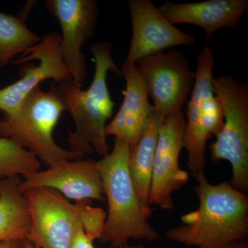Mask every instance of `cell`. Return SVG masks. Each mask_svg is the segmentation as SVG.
I'll return each instance as SVG.
<instances>
[{
  "label": "cell",
  "mask_w": 248,
  "mask_h": 248,
  "mask_svg": "<svg viewBox=\"0 0 248 248\" xmlns=\"http://www.w3.org/2000/svg\"><path fill=\"white\" fill-rule=\"evenodd\" d=\"M22 248H37V247L29 240H24V241H22Z\"/></svg>",
  "instance_id": "obj_24"
},
{
  "label": "cell",
  "mask_w": 248,
  "mask_h": 248,
  "mask_svg": "<svg viewBox=\"0 0 248 248\" xmlns=\"http://www.w3.org/2000/svg\"><path fill=\"white\" fill-rule=\"evenodd\" d=\"M31 60H37L38 65L27 68L21 79L0 90V110L4 115L17 110L28 94L42 81H58L71 78L60 51V34L56 31L44 36L37 45L28 49L12 63L24 64Z\"/></svg>",
  "instance_id": "obj_12"
},
{
  "label": "cell",
  "mask_w": 248,
  "mask_h": 248,
  "mask_svg": "<svg viewBox=\"0 0 248 248\" xmlns=\"http://www.w3.org/2000/svg\"><path fill=\"white\" fill-rule=\"evenodd\" d=\"M213 88L223 109V128L210 143V157L231 164V184L243 193L248 192V85L230 76L214 78Z\"/></svg>",
  "instance_id": "obj_5"
},
{
  "label": "cell",
  "mask_w": 248,
  "mask_h": 248,
  "mask_svg": "<svg viewBox=\"0 0 248 248\" xmlns=\"http://www.w3.org/2000/svg\"><path fill=\"white\" fill-rule=\"evenodd\" d=\"M46 7L61 29L60 51L70 76L82 86L87 76L83 46L94 35L99 18L96 0H46Z\"/></svg>",
  "instance_id": "obj_9"
},
{
  "label": "cell",
  "mask_w": 248,
  "mask_h": 248,
  "mask_svg": "<svg viewBox=\"0 0 248 248\" xmlns=\"http://www.w3.org/2000/svg\"><path fill=\"white\" fill-rule=\"evenodd\" d=\"M22 241H9L0 243V248H22Z\"/></svg>",
  "instance_id": "obj_23"
},
{
  "label": "cell",
  "mask_w": 248,
  "mask_h": 248,
  "mask_svg": "<svg viewBox=\"0 0 248 248\" xmlns=\"http://www.w3.org/2000/svg\"><path fill=\"white\" fill-rule=\"evenodd\" d=\"M221 248H248V244L246 240L232 241L224 245Z\"/></svg>",
  "instance_id": "obj_22"
},
{
  "label": "cell",
  "mask_w": 248,
  "mask_h": 248,
  "mask_svg": "<svg viewBox=\"0 0 248 248\" xmlns=\"http://www.w3.org/2000/svg\"><path fill=\"white\" fill-rule=\"evenodd\" d=\"M130 155L128 145L115 139L112 151L97 161L108 208L99 240L110 243L112 248L128 244L130 239L148 242L159 239V233L148 222L153 210L142 205L132 182Z\"/></svg>",
  "instance_id": "obj_3"
},
{
  "label": "cell",
  "mask_w": 248,
  "mask_h": 248,
  "mask_svg": "<svg viewBox=\"0 0 248 248\" xmlns=\"http://www.w3.org/2000/svg\"><path fill=\"white\" fill-rule=\"evenodd\" d=\"M186 118L182 110L160 122L153 163L149 204L164 210L173 208L172 194L185 185L189 173L181 169Z\"/></svg>",
  "instance_id": "obj_10"
},
{
  "label": "cell",
  "mask_w": 248,
  "mask_h": 248,
  "mask_svg": "<svg viewBox=\"0 0 248 248\" xmlns=\"http://www.w3.org/2000/svg\"><path fill=\"white\" fill-rule=\"evenodd\" d=\"M38 187L53 189L77 202L106 201L97 161L91 160H64L46 170L32 173L21 181L19 190L24 195Z\"/></svg>",
  "instance_id": "obj_13"
},
{
  "label": "cell",
  "mask_w": 248,
  "mask_h": 248,
  "mask_svg": "<svg viewBox=\"0 0 248 248\" xmlns=\"http://www.w3.org/2000/svg\"><path fill=\"white\" fill-rule=\"evenodd\" d=\"M136 66L159 122L182 110L195 81L190 62L182 51L171 49L152 54L137 62Z\"/></svg>",
  "instance_id": "obj_7"
},
{
  "label": "cell",
  "mask_w": 248,
  "mask_h": 248,
  "mask_svg": "<svg viewBox=\"0 0 248 248\" xmlns=\"http://www.w3.org/2000/svg\"><path fill=\"white\" fill-rule=\"evenodd\" d=\"M66 110L54 83L46 92L38 86L17 110L0 119V137L14 140L48 167L64 160L81 159L83 156L63 149L53 139L54 129Z\"/></svg>",
  "instance_id": "obj_4"
},
{
  "label": "cell",
  "mask_w": 248,
  "mask_h": 248,
  "mask_svg": "<svg viewBox=\"0 0 248 248\" xmlns=\"http://www.w3.org/2000/svg\"><path fill=\"white\" fill-rule=\"evenodd\" d=\"M128 9L133 34L123 63L136 64L152 54L172 47L195 45V37L176 27L151 0H130Z\"/></svg>",
  "instance_id": "obj_11"
},
{
  "label": "cell",
  "mask_w": 248,
  "mask_h": 248,
  "mask_svg": "<svg viewBox=\"0 0 248 248\" xmlns=\"http://www.w3.org/2000/svg\"><path fill=\"white\" fill-rule=\"evenodd\" d=\"M159 123L153 112L146 130L136 146L130 151L129 158L132 182L142 205L146 209H151L149 204L150 192Z\"/></svg>",
  "instance_id": "obj_17"
},
{
  "label": "cell",
  "mask_w": 248,
  "mask_h": 248,
  "mask_svg": "<svg viewBox=\"0 0 248 248\" xmlns=\"http://www.w3.org/2000/svg\"><path fill=\"white\" fill-rule=\"evenodd\" d=\"M41 161L35 155L14 140L0 137V179L40 170Z\"/></svg>",
  "instance_id": "obj_19"
},
{
  "label": "cell",
  "mask_w": 248,
  "mask_h": 248,
  "mask_svg": "<svg viewBox=\"0 0 248 248\" xmlns=\"http://www.w3.org/2000/svg\"><path fill=\"white\" fill-rule=\"evenodd\" d=\"M214 65L213 50L203 46L197 55L195 84L187 103L184 130V146L192 174L203 170L207 141L217 136L224 122L221 103L213 91Z\"/></svg>",
  "instance_id": "obj_6"
},
{
  "label": "cell",
  "mask_w": 248,
  "mask_h": 248,
  "mask_svg": "<svg viewBox=\"0 0 248 248\" xmlns=\"http://www.w3.org/2000/svg\"><path fill=\"white\" fill-rule=\"evenodd\" d=\"M93 242L79 224L75 232L69 248H94Z\"/></svg>",
  "instance_id": "obj_21"
},
{
  "label": "cell",
  "mask_w": 248,
  "mask_h": 248,
  "mask_svg": "<svg viewBox=\"0 0 248 248\" xmlns=\"http://www.w3.org/2000/svg\"><path fill=\"white\" fill-rule=\"evenodd\" d=\"M31 216L29 241L36 247L69 248L80 224L82 202L72 203L58 191L46 187L24 194Z\"/></svg>",
  "instance_id": "obj_8"
},
{
  "label": "cell",
  "mask_w": 248,
  "mask_h": 248,
  "mask_svg": "<svg viewBox=\"0 0 248 248\" xmlns=\"http://www.w3.org/2000/svg\"><path fill=\"white\" fill-rule=\"evenodd\" d=\"M120 248H144L142 246H129V245H125Z\"/></svg>",
  "instance_id": "obj_25"
},
{
  "label": "cell",
  "mask_w": 248,
  "mask_h": 248,
  "mask_svg": "<svg viewBox=\"0 0 248 248\" xmlns=\"http://www.w3.org/2000/svg\"><path fill=\"white\" fill-rule=\"evenodd\" d=\"M112 47L108 42H97L91 46L94 73L87 90L81 89L71 78L53 82L75 124V130L68 131L70 151L83 156L93 152L104 156L110 152L105 129L115 102L108 87V73L113 72L122 77L111 55Z\"/></svg>",
  "instance_id": "obj_2"
},
{
  "label": "cell",
  "mask_w": 248,
  "mask_h": 248,
  "mask_svg": "<svg viewBox=\"0 0 248 248\" xmlns=\"http://www.w3.org/2000/svg\"><path fill=\"white\" fill-rule=\"evenodd\" d=\"M107 217V213L102 208L92 206L91 201H83L80 211V224L93 241L100 239Z\"/></svg>",
  "instance_id": "obj_20"
},
{
  "label": "cell",
  "mask_w": 248,
  "mask_h": 248,
  "mask_svg": "<svg viewBox=\"0 0 248 248\" xmlns=\"http://www.w3.org/2000/svg\"><path fill=\"white\" fill-rule=\"evenodd\" d=\"M173 24L197 26L205 31L208 40L223 28L234 29L248 9V0H208L200 2L166 1L159 8Z\"/></svg>",
  "instance_id": "obj_15"
},
{
  "label": "cell",
  "mask_w": 248,
  "mask_h": 248,
  "mask_svg": "<svg viewBox=\"0 0 248 248\" xmlns=\"http://www.w3.org/2000/svg\"><path fill=\"white\" fill-rule=\"evenodd\" d=\"M197 210L183 215V224L170 228L166 237L197 248H221L248 236V197L230 183L210 184L204 170L195 173Z\"/></svg>",
  "instance_id": "obj_1"
},
{
  "label": "cell",
  "mask_w": 248,
  "mask_h": 248,
  "mask_svg": "<svg viewBox=\"0 0 248 248\" xmlns=\"http://www.w3.org/2000/svg\"><path fill=\"white\" fill-rule=\"evenodd\" d=\"M19 176L0 179V243L29 240L31 216Z\"/></svg>",
  "instance_id": "obj_16"
},
{
  "label": "cell",
  "mask_w": 248,
  "mask_h": 248,
  "mask_svg": "<svg viewBox=\"0 0 248 248\" xmlns=\"http://www.w3.org/2000/svg\"><path fill=\"white\" fill-rule=\"evenodd\" d=\"M25 15V11L19 16L0 12V67L7 66L15 57L42 40L27 27Z\"/></svg>",
  "instance_id": "obj_18"
},
{
  "label": "cell",
  "mask_w": 248,
  "mask_h": 248,
  "mask_svg": "<svg viewBox=\"0 0 248 248\" xmlns=\"http://www.w3.org/2000/svg\"><path fill=\"white\" fill-rule=\"evenodd\" d=\"M121 71L125 81L123 102L114 118L107 125L105 134L107 137L115 136L117 140L125 142L131 151L146 130L154 107L150 103L136 64L123 63Z\"/></svg>",
  "instance_id": "obj_14"
}]
</instances>
